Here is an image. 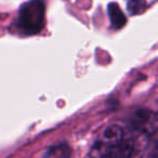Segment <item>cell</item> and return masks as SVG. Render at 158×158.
<instances>
[{
  "label": "cell",
  "instance_id": "cell-5",
  "mask_svg": "<svg viewBox=\"0 0 158 158\" xmlns=\"http://www.w3.org/2000/svg\"><path fill=\"white\" fill-rule=\"evenodd\" d=\"M69 155V147H67L66 145H59V146L47 149L41 156V158H68Z\"/></svg>",
  "mask_w": 158,
  "mask_h": 158
},
{
  "label": "cell",
  "instance_id": "cell-1",
  "mask_svg": "<svg viewBox=\"0 0 158 158\" xmlns=\"http://www.w3.org/2000/svg\"><path fill=\"white\" fill-rule=\"evenodd\" d=\"M132 146L126 140L125 131L118 125H110L100 133L90 149L91 158H128Z\"/></svg>",
  "mask_w": 158,
  "mask_h": 158
},
{
  "label": "cell",
  "instance_id": "cell-3",
  "mask_svg": "<svg viewBox=\"0 0 158 158\" xmlns=\"http://www.w3.org/2000/svg\"><path fill=\"white\" fill-rule=\"evenodd\" d=\"M132 127L145 134H154L157 131V116L148 110H139L132 118Z\"/></svg>",
  "mask_w": 158,
  "mask_h": 158
},
{
  "label": "cell",
  "instance_id": "cell-4",
  "mask_svg": "<svg viewBox=\"0 0 158 158\" xmlns=\"http://www.w3.org/2000/svg\"><path fill=\"white\" fill-rule=\"evenodd\" d=\"M108 15L114 28L119 29L126 24V16L117 3H110L108 6Z\"/></svg>",
  "mask_w": 158,
  "mask_h": 158
},
{
  "label": "cell",
  "instance_id": "cell-7",
  "mask_svg": "<svg viewBox=\"0 0 158 158\" xmlns=\"http://www.w3.org/2000/svg\"><path fill=\"white\" fill-rule=\"evenodd\" d=\"M148 158H158V145H157V141H154L153 147H152L151 152H149Z\"/></svg>",
  "mask_w": 158,
  "mask_h": 158
},
{
  "label": "cell",
  "instance_id": "cell-2",
  "mask_svg": "<svg viewBox=\"0 0 158 158\" xmlns=\"http://www.w3.org/2000/svg\"><path fill=\"white\" fill-rule=\"evenodd\" d=\"M46 7L42 0H31L20 10L18 28L24 35H36L44 27Z\"/></svg>",
  "mask_w": 158,
  "mask_h": 158
},
{
  "label": "cell",
  "instance_id": "cell-6",
  "mask_svg": "<svg viewBox=\"0 0 158 158\" xmlns=\"http://www.w3.org/2000/svg\"><path fill=\"white\" fill-rule=\"evenodd\" d=\"M146 8L145 0H130L128 3V10L131 14H139Z\"/></svg>",
  "mask_w": 158,
  "mask_h": 158
}]
</instances>
